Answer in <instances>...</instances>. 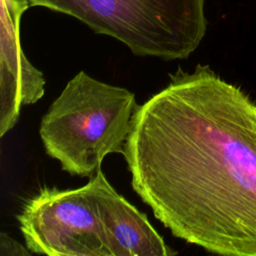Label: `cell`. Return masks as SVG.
<instances>
[{"mask_svg": "<svg viewBox=\"0 0 256 256\" xmlns=\"http://www.w3.org/2000/svg\"><path fill=\"white\" fill-rule=\"evenodd\" d=\"M169 77L133 115L132 188L175 237L256 256V105L208 65Z\"/></svg>", "mask_w": 256, "mask_h": 256, "instance_id": "1", "label": "cell"}, {"mask_svg": "<svg viewBox=\"0 0 256 256\" xmlns=\"http://www.w3.org/2000/svg\"><path fill=\"white\" fill-rule=\"evenodd\" d=\"M137 107L130 90L80 71L41 119L45 151L70 175L91 177L107 155L124 154Z\"/></svg>", "mask_w": 256, "mask_h": 256, "instance_id": "2", "label": "cell"}, {"mask_svg": "<svg viewBox=\"0 0 256 256\" xmlns=\"http://www.w3.org/2000/svg\"><path fill=\"white\" fill-rule=\"evenodd\" d=\"M68 14L136 56L188 58L205 36V0H29Z\"/></svg>", "mask_w": 256, "mask_h": 256, "instance_id": "3", "label": "cell"}, {"mask_svg": "<svg viewBox=\"0 0 256 256\" xmlns=\"http://www.w3.org/2000/svg\"><path fill=\"white\" fill-rule=\"evenodd\" d=\"M26 247L49 256H111L88 186L44 187L17 215Z\"/></svg>", "mask_w": 256, "mask_h": 256, "instance_id": "4", "label": "cell"}, {"mask_svg": "<svg viewBox=\"0 0 256 256\" xmlns=\"http://www.w3.org/2000/svg\"><path fill=\"white\" fill-rule=\"evenodd\" d=\"M29 0H1L0 137L18 121L20 108L40 100L45 79L25 56L20 44V20Z\"/></svg>", "mask_w": 256, "mask_h": 256, "instance_id": "5", "label": "cell"}, {"mask_svg": "<svg viewBox=\"0 0 256 256\" xmlns=\"http://www.w3.org/2000/svg\"><path fill=\"white\" fill-rule=\"evenodd\" d=\"M86 185L102 222L111 256L176 254L150 224L146 214L120 195L101 169Z\"/></svg>", "mask_w": 256, "mask_h": 256, "instance_id": "6", "label": "cell"}, {"mask_svg": "<svg viewBox=\"0 0 256 256\" xmlns=\"http://www.w3.org/2000/svg\"><path fill=\"white\" fill-rule=\"evenodd\" d=\"M31 251L5 232L0 234V256H27Z\"/></svg>", "mask_w": 256, "mask_h": 256, "instance_id": "7", "label": "cell"}]
</instances>
